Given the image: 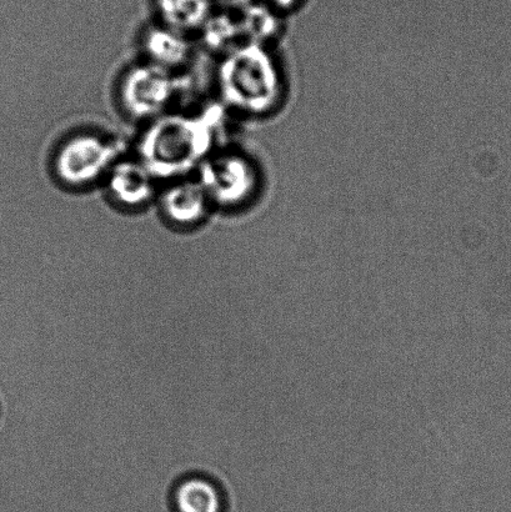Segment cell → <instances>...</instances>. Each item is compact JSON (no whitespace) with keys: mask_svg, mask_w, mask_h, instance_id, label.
<instances>
[{"mask_svg":"<svg viewBox=\"0 0 511 512\" xmlns=\"http://www.w3.org/2000/svg\"><path fill=\"white\" fill-rule=\"evenodd\" d=\"M215 120L217 115L212 107L202 113L175 110L165 114L145 125L135 155L159 182L193 175L217 149Z\"/></svg>","mask_w":511,"mask_h":512,"instance_id":"6da1fadb","label":"cell"},{"mask_svg":"<svg viewBox=\"0 0 511 512\" xmlns=\"http://www.w3.org/2000/svg\"><path fill=\"white\" fill-rule=\"evenodd\" d=\"M172 512H229L228 495L217 480L207 475H185L169 494Z\"/></svg>","mask_w":511,"mask_h":512,"instance_id":"52a82bcc","label":"cell"},{"mask_svg":"<svg viewBox=\"0 0 511 512\" xmlns=\"http://www.w3.org/2000/svg\"><path fill=\"white\" fill-rule=\"evenodd\" d=\"M159 180L137 155L124 154L113 165L102 187L108 199L120 209L138 212L157 203Z\"/></svg>","mask_w":511,"mask_h":512,"instance_id":"277c9868","label":"cell"},{"mask_svg":"<svg viewBox=\"0 0 511 512\" xmlns=\"http://www.w3.org/2000/svg\"><path fill=\"white\" fill-rule=\"evenodd\" d=\"M270 2L279 4V5H283V7H285V5H293V4L297 3V2H299V0H270Z\"/></svg>","mask_w":511,"mask_h":512,"instance_id":"9c48e42d","label":"cell"},{"mask_svg":"<svg viewBox=\"0 0 511 512\" xmlns=\"http://www.w3.org/2000/svg\"><path fill=\"white\" fill-rule=\"evenodd\" d=\"M119 138L98 130H80L62 140L53 157V173L69 189L102 187L113 165L123 157Z\"/></svg>","mask_w":511,"mask_h":512,"instance_id":"3957f363","label":"cell"},{"mask_svg":"<svg viewBox=\"0 0 511 512\" xmlns=\"http://www.w3.org/2000/svg\"><path fill=\"white\" fill-rule=\"evenodd\" d=\"M155 204H158L167 223L179 230L202 227L214 210L207 192L194 174L165 182Z\"/></svg>","mask_w":511,"mask_h":512,"instance_id":"5b68a950","label":"cell"},{"mask_svg":"<svg viewBox=\"0 0 511 512\" xmlns=\"http://www.w3.org/2000/svg\"><path fill=\"white\" fill-rule=\"evenodd\" d=\"M188 74H177L148 60L130 65L120 79L118 102L130 122L147 125L175 112L190 90Z\"/></svg>","mask_w":511,"mask_h":512,"instance_id":"7a4b0ae2","label":"cell"},{"mask_svg":"<svg viewBox=\"0 0 511 512\" xmlns=\"http://www.w3.org/2000/svg\"><path fill=\"white\" fill-rule=\"evenodd\" d=\"M142 49L145 60L177 74H184L195 57L189 35L159 23L145 30Z\"/></svg>","mask_w":511,"mask_h":512,"instance_id":"8992f818","label":"cell"},{"mask_svg":"<svg viewBox=\"0 0 511 512\" xmlns=\"http://www.w3.org/2000/svg\"><path fill=\"white\" fill-rule=\"evenodd\" d=\"M158 23L190 35L199 33L212 17L213 0H153Z\"/></svg>","mask_w":511,"mask_h":512,"instance_id":"ba28073f","label":"cell"}]
</instances>
